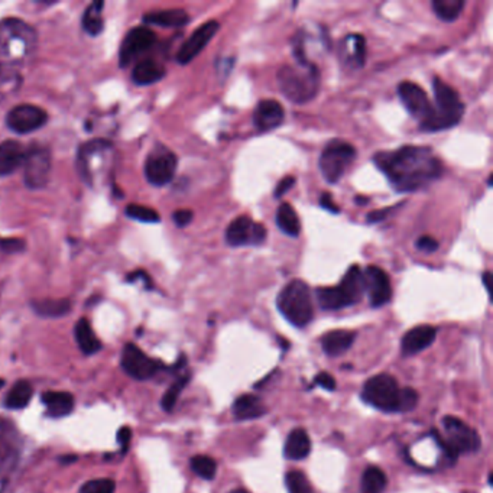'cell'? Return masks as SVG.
<instances>
[{
	"instance_id": "obj_1",
	"label": "cell",
	"mask_w": 493,
	"mask_h": 493,
	"mask_svg": "<svg viewBox=\"0 0 493 493\" xmlns=\"http://www.w3.org/2000/svg\"><path fill=\"white\" fill-rule=\"evenodd\" d=\"M373 161L391 184L403 193L421 190L443 172L440 159L424 146H404L394 152H379Z\"/></svg>"
},
{
	"instance_id": "obj_2",
	"label": "cell",
	"mask_w": 493,
	"mask_h": 493,
	"mask_svg": "<svg viewBox=\"0 0 493 493\" xmlns=\"http://www.w3.org/2000/svg\"><path fill=\"white\" fill-rule=\"evenodd\" d=\"M435 107H431L430 115L419 122L421 129L426 132H438L450 129L458 124L464 113V104L453 87L446 84L442 79L435 77L433 81Z\"/></svg>"
},
{
	"instance_id": "obj_3",
	"label": "cell",
	"mask_w": 493,
	"mask_h": 493,
	"mask_svg": "<svg viewBox=\"0 0 493 493\" xmlns=\"http://www.w3.org/2000/svg\"><path fill=\"white\" fill-rule=\"evenodd\" d=\"M278 86L288 100L297 104H304L313 100L318 93V68L312 63L284 65L278 71Z\"/></svg>"
},
{
	"instance_id": "obj_4",
	"label": "cell",
	"mask_w": 493,
	"mask_h": 493,
	"mask_svg": "<svg viewBox=\"0 0 493 493\" xmlns=\"http://www.w3.org/2000/svg\"><path fill=\"white\" fill-rule=\"evenodd\" d=\"M38 36L35 29L21 21L9 17L0 21V60L21 61L35 51Z\"/></svg>"
},
{
	"instance_id": "obj_5",
	"label": "cell",
	"mask_w": 493,
	"mask_h": 493,
	"mask_svg": "<svg viewBox=\"0 0 493 493\" xmlns=\"http://www.w3.org/2000/svg\"><path fill=\"white\" fill-rule=\"evenodd\" d=\"M280 313L296 327H305L313 321L314 305L308 285L301 280L286 284L277 298Z\"/></svg>"
},
{
	"instance_id": "obj_6",
	"label": "cell",
	"mask_w": 493,
	"mask_h": 493,
	"mask_svg": "<svg viewBox=\"0 0 493 493\" xmlns=\"http://www.w3.org/2000/svg\"><path fill=\"white\" fill-rule=\"evenodd\" d=\"M364 294L363 270L352 265L336 286L317 288L316 296L323 309H341L357 304Z\"/></svg>"
},
{
	"instance_id": "obj_7",
	"label": "cell",
	"mask_w": 493,
	"mask_h": 493,
	"mask_svg": "<svg viewBox=\"0 0 493 493\" xmlns=\"http://www.w3.org/2000/svg\"><path fill=\"white\" fill-rule=\"evenodd\" d=\"M443 428L444 438L438 435L437 431H433V435L438 446L444 450L447 458L453 462L458 459L459 454L474 453L480 448L482 442L479 434L476 433V430H473L464 421H462L460 418L453 415L444 417Z\"/></svg>"
},
{
	"instance_id": "obj_8",
	"label": "cell",
	"mask_w": 493,
	"mask_h": 493,
	"mask_svg": "<svg viewBox=\"0 0 493 493\" xmlns=\"http://www.w3.org/2000/svg\"><path fill=\"white\" fill-rule=\"evenodd\" d=\"M113 154V145L104 139H95L80 146L77 167L87 186L96 187L97 182L103 179L102 172H107L108 162L112 161Z\"/></svg>"
},
{
	"instance_id": "obj_9",
	"label": "cell",
	"mask_w": 493,
	"mask_h": 493,
	"mask_svg": "<svg viewBox=\"0 0 493 493\" xmlns=\"http://www.w3.org/2000/svg\"><path fill=\"white\" fill-rule=\"evenodd\" d=\"M401 392L398 382L388 373H379L364 382L362 399L382 412H401Z\"/></svg>"
},
{
	"instance_id": "obj_10",
	"label": "cell",
	"mask_w": 493,
	"mask_h": 493,
	"mask_svg": "<svg viewBox=\"0 0 493 493\" xmlns=\"http://www.w3.org/2000/svg\"><path fill=\"white\" fill-rule=\"evenodd\" d=\"M355 158L356 149L350 143L334 140L323 151L318 167L325 181L330 182V184H336Z\"/></svg>"
},
{
	"instance_id": "obj_11",
	"label": "cell",
	"mask_w": 493,
	"mask_h": 493,
	"mask_svg": "<svg viewBox=\"0 0 493 493\" xmlns=\"http://www.w3.org/2000/svg\"><path fill=\"white\" fill-rule=\"evenodd\" d=\"M51 174V152L45 146L32 145L25 152L24 181L26 187L40 190L47 186Z\"/></svg>"
},
{
	"instance_id": "obj_12",
	"label": "cell",
	"mask_w": 493,
	"mask_h": 493,
	"mask_svg": "<svg viewBox=\"0 0 493 493\" xmlns=\"http://www.w3.org/2000/svg\"><path fill=\"white\" fill-rule=\"evenodd\" d=\"M21 437L13 423L0 418V480L6 479L19 463Z\"/></svg>"
},
{
	"instance_id": "obj_13",
	"label": "cell",
	"mask_w": 493,
	"mask_h": 493,
	"mask_svg": "<svg viewBox=\"0 0 493 493\" xmlns=\"http://www.w3.org/2000/svg\"><path fill=\"white\" fill-rule=\"evenodd\" d=\"M178 167V159L174 152L159 146L145 161V177L152 186L162 187L172 181Z\"/></svg>"
},
{
	"instance_id": "obj_14",
	"label": "cell",
	"mask_w": 493,
	"mask_h": 493,
	"mask_svg": "<svg viewBox=\"0 0 493 493\" xmlns=\"http://www.w3.org/2000/svg\"><path fill=\"white\" fill-rule=\"evenodd\" d=\"M266 241V227L261 223H254L250 217L241 216L226 229V242L230 246L262 245Z\"/></svg>"
},
{
	"instance_id": "obj_15",
	"label": "cell",
	"mask_w": 493,
	"mask_h": 493,
	"mask_svg": "<svg viewBox=\"0 0 493 493\" xmlns=\"http://www.w3.org/2000/svg\"><path fill=\"white\" fill-rule=\"evenodd\" d=\"M156 42V35L148 26H136L126 33L119 51V64L122 68L134 63L139 56L149 51Z\"/></svg>"
},
{
	"instance_id": "obj_16",
	"label": "cell",
	"mask_w": 493,
	"mask_h": 493,
	"mask_svg": "<svg viewBox=\"0 0 493 493\" xmlns=\"http://www.w3.org/2000/svg\"><path fill=\"white\" fill-rule=\"evenodd\" d=\"M122 368L134 379L146 380L154 378L162 364L149 356H146L138 346L129 343L122 352Z\"/></svg>"
},
{
	"instance_id": "obj_17",
	"label": "cell",
	"mask_w": 493,
	"mask_h": 493,
	"mask_svg": "<svg viewBox=\"0 0 493 493\" xmlns=\"http://www.w3.org/2000/svg\"><path fill=\"white\" fill-rule=\"evenodd\" d=\"M48 120L44 108L33 104H19L13 107L6 116V124L10 131L19 135L31 134L42 127Z\"/></svg>"
},
{
	"instance_id": "obj_18",
	"label": "cell",
	"mask_w": 493,
	"mask_h": 493,
	"mask_svg": "<svg viewBox=\"0 0 493 493\" xmlns=\"http://www.w3.org/2000/svg\"><path fill=\"white\" fill-rule=\"evenodd\" d=\"M363 282L372 307H382L391 301L392 286L385 270L375 265L368 266L363 270Z\"/></svg>"
},
{
	"instance_id": "obj_19",
	"label": "cell",
	"mask_w": 493,
	"mask_h": 493,
	"mask_svg": "<svg viewBox=\"0 0 493 493\" xmlns=\"http://www.w3.org/2000/svg\"><path fill=\"white\" fill-rule=\"evenodd\" d=\"M218 29H220V24L217 21H209L198 29H195L190 38L178 49L177 61L182 65L191 63L214 38V35L218 32Z\"/></svg>"
},
{
	"instance_id": "obj_20",
	"label": "cell",
	"mask_w": 493,
	"mask_h": 493,
	"mask_svg": "<svg viewBox=\"0 0 493 493\" xmlns=\"http://www.w3.org/2000/svg\"><path fill=\"white\" fill-rule=\"evenodd\" d=\"M399 99L403 100L411 116L423 122L431 112V103L426 91L415 83L404 81L398 86Z\"/></svg>"
},
{
	"instance_id": "obj_21",
	"label": "cell",
	"mask_w": 493,
	"mask_h": 493,
	"mask_svg": "<svg viewBox=\"0 0 493 493\" xmlns=\"http://www.w3.org/2000/svg\"><path fill=\"white\" fill-rule=\"evenodd\" d=\"M437 328L433 325H417L408 330L403 341H401V349H403L404 356H414L419 352L426 350L427 348L435 341Z\"/></svg>"
},
{
	"instance_id": "obj_22",
	"label": "cell",
	"mask_w": 493,
	"mask_h": 493,
	"mask_svg": "<svg viewBox=\"0 0 493 493\" xmlns=\"http://www.w3.org/2000/svg\"><path fill=\"white\" fill-rule=\"evenodd\" d=\"M284 118L285 113L282 106L277 100L270 99L259 102L253 112V123L262 132L277 129L284 122Z\"/></svg>"
},
{
	"instance_id": "obj_23",
	"label": "cell",
	"mask_w": 493,
	"mask_h": 493,
	"mask_svg": "<svg viewBox=\"0 0 493 493\" xmlns=\"http://www.w3.org/2000/svg\"><path fill=\"white\" fill-rule=\"evenodd\" d=\"M24 146L16 140H5L0 143V177L13 174L25 159Z\"/></svg>"
},
{
	"instance_id": "obj_24",
	"label": "cell",
	"mask_w": 493,
	"mask_h": 493,
	"mask_svg": "<svg viewBox=\"0 0 493 493\" xmlns=\"http://www.w3.org/2000/svg\"><path fill=\"white\" fill-rule=\"evenodd\" d=\"M266 414V408L261 398L257 395L245 394L237 396L233 403V415L237 421H249V419H257Z\"/></svg>"
},
{
	"instance_id": "obj_25",
	"label": "cell",
	"mask_w": 493,
	"mask_h": 493,
	"mask_svg": "<svg viewBox=\"0 0 493 493\" xmlns=\"http://www.w3.org/2000/svg\"><path fill=\"white\" fill-rule=\"evenodd\" d=\"M42 404L47 407V414L51 418L67 417L74 410V396L68 392L49 391L44 392L41 396Z\"/></svg>"
},
{
	"instance_id": "obj_26",
	"label": "cell",
	"mask_w": 493,
	"mask_h": 493,
	"mask_svg": "<svg viewBox=\"0 0 493 493\" xmlns=\"http://www.w3.org/2000/svg\"><path fill=\"white\" fill-rule=\"evenodd\" d=\"M356 333L349 330H333L321 337V348L328 356H340L348 352L355 343Z\"/></svg>"
},
{
	"instance_id": "obj_27",
	"label": "cell",
	"mask_w": 493,
	"mask_h": 493,
	"mask_svg": "<svg viewBox=\"0 0 493 493\" xmlns=\"http://www.w3.org/2000/svg\"><path fill=\"white\" fill-rule=\"evenodd\" d=\"M312 453V440L304 428H296L288 434L284 454L289 460H302Z\"/></svg>"
},
{
	"instance_id": "obj_28",
	"label": "cell",
	"mask_w": 493,
	"mask_h": 493,
	"mask_svg": "<svg viewBox=\"0 0 493 493\" xmlns=\"http://www.w3.org/2000/svg\"><path fill=\"white\" fill-rule=\"evenodd\" d=\"M190 16L182 9H167L149 12L143 16V22L148 25H158L165 28H178L188 24Z\"/></svg>"
},
{
	"instance_id": "obj_29",
	"label": "cell",
	"mask_w": 493,
	"mask_h": 493,
	"mask_svg": "<svg viewBox=\"0 0 493 493\" xmlns=\"http://www.w3.org/2000/svg\"><path fill=\"white\" fill-rule=\"evenodd\" d=\"M74 336L80 350L84 355H95L102 349V341L87 318H80L74 327Z\"/></svg>"
},
{
	"instance_id": "obj_30",
	"label": "cell",
	"mask_w": 493,
	"mask_h": 493,
	"mask_svg": "<svg viewBox=\"0 0 493 493\" xmlns=\"http://www.w3.org/2000/svg\"><path fill=\"white\" fill-rule=\"evenodd\" d=\"M165 76V68L154 60H143L138 63L132 71V80L138 86H149Z\"/></svg>"
},
{
	"instance_id": "obj_31",
	"label": "cell",
	"mask_w": 493,
	"mask_h": 493,
	"mask_svg": "<svg viewBox=\"0 0 493 493\" xmlns=\"http://www.w3.org/2000/svg\"><path fill=\"white\" fill-rule=\"evenodd\" d=\"M344 57L352 67L362 68L364 65V58H366V42L359 33H350L343 42Z\"/></svg>"
},
{
	"instance_id": "obj_32",
	"label": "cell",
	"mask_w": 493,
	"mask_h": 493,
	"mask_svg": "<svg viewBox=\"0 0 493 493\" xmlns=\"http://www.w3.org/2000/svg\"><path fill=\"white\" fill-rule=\"evenodd\" d=\"M33 395L32 385L28 380H17L5 396V407L9 410H24L29 405Z\"/></svg>"
},
{
	"instance_id": "obj_33",
	"label": "cell",
	"mask_w": 493,
	"mask_h": 493,
	"mask_svg": "<svg viewBox=\"0 0 493 493\" xmlns=\"http://www.w3.org/2000/svg\"><path fill=\"white\" fill-rule=\"evenodd\" d=\"M33 312L45 318H60L70 313L71 301L67 298L61 300H38L32 302Z\"/></svg>"
},
{
	"instance_id": "obj_34",
	"label": "cell",
	"mask_w": 493,
	"mask_h": 493,
	"mask_svg": "<svg viewBox=\"0 0 493 493\" xmlns=\"http://www.w3.org/2000/svg\"><path fill=\"white\" fill-rule=\"evenodd\" d=\"M387 485H388L387 474L382 469L376 466L364 469L360 480L362 493H383L387 489Z\"/></svg>"
},
{
	"instance_id": "obj_35",
	"label": "cell",
	"mask_w": 493,
	"mask_h": 493,
	"mask_svg": "<svg viewBox=\"0 0 493 493\" xmlns=\"http://www.w3.org/2000/svg\"><path fill=\"white\" fill-rule=\"evenodd\" d=\"M277 225L278 227L291 237H298L301 232V222L298 214L292 209L289 203H282L277 210Z\"/></svg>"
},
{
	"instance_id": "obj_36",
	"label": "cell",
	"mask_w": 493,
	"mask_h": 493,
	"mask_svg": "<svg viewBox=\"0 0 493 493\" xmlns=\"http://www.w3.org/2000/svg\"><path fill=\"white\" fill-rule=\"evenodd\" d=\"M103 8H104L103 2H95L86 9L83 15V19H81L83 28L91 36H97L104 29Z\"/></svg>"
},
{
	"instance_id": "obj_37",
	"label": "cell",
	"mask_w": 493,
	"mask_h": 493,
	"mask_svg": "<svg viewBox=\"0 0 493 493\" xmlns=\"http://www.w3.org/2000/svg\"><path fill=\"white\" fill-rule=\"evenodd\" d=\"M463 0H434L433 10L444 22H453L458 19L464 9Z\"/></svg>"
},
{
	"instance_id": "obj_38",
	"label": "cell",
	"mask_w": 493,
	"mask_h": 493,
	"mask_svg": "<svg viewBox=\"0 0 493 493\" xmlns=\"http://www.w3.org/2000/svg\"><path fill=\"white\" fill-rule=\"evenodd\" d=\"M190 467L198 478H202L204 480H213L217 471V463L210 458V455H203V454H198L191 458Z\"/></svg>"
},
{
	"instance_id": "obj_39",
	"label": "cell",
	"mask_w": 493,
	"mask_h": 493,
	"mask_svg": "<svg viewBox=\"0 0 493 493\" xmlns=\"http://www.w3.org/2000/svg\"><path fill=\"white\" fill-rule=\"evenodd\" d=\"M288 493H314L308 478L300 470H291L285 476Z\"/></svg>"
},
{
	"instance_id": "obj_40",
	"label": "cell",
	"mask_w": 493,
	"mask_h": 493,
	"mask_svg": "<svg viewBox=\"0 0 493 493\" xmlns=\"http://www.w3.org/2000/svg\"><path fill=\"white\" fill-rule=\"evenodd\" d=\"M190 382V375H184V376H181L178 378L172 385L170 387V389L163 394L162 396V401H161V405H162V410L163 411H167V412H171L177 404V401H178V396L179 394L182 392V389L186 388L187 383Z\"/></svg>"
},
{
	"instance_id": "obj_41",
	"label": "cell",
	"mask_w": 493,
	"mask_h": 493,
	"mask_svg": "<svg viewBox=\"0 0 493 493\" xmlns=\"http://www.w3.org/2000/svg\"><path fill=\"white\" fill-rule=\"evenodd\" d=\"M126 216H129L134 220L142 222V223H159L161 217L159 214L146 206H140V204H129L126 207Z\"/></svg>"
},
{
	"instance_id": "obj_42",
	"label": "cell",
	"mask_w": 493,
	"mask_h": 493,
	"mask_svg": "<svg viewBox=\"0 0 493 493\" xmlns=\"http://www.w3.org/2000/svg\"><path fill=\"white\" fill-rule=\"evenodd\" d=\"M116 483L112 479H93L86 482L80 493H115Z\"/></svg>"
},
{
	"instance_id": "obj_43",
	"label": "cell",
	"mask_w": 493,
	"mask_h": 493,
	"mask_svg": "<svg viewBox=\"0 0 493 493\" xmlns=\"http://www.w3.org/2000/svg\"><path fill=\"white\" fill-rule=\"evenodd\" d=\"M26 249V243L16 237H0V254L21 253Z\"/></svg>"
},
{
	"instance_id": "obj_44",
	"label": "cell",
	"mask_w": 493,
	"mask_h": 493,
	"mask_svg": "<svg viewBox=\"0 0 493 493\" xmlns=\"http://www.w3.org/2000/svg\"><path fill=\"white\" fill-rule=\"evenodd\" d=\"M418 404V394L412 388H403L401 392V412L412 411Z\"/></svg>"
},
{
	"instance_id": "obj_45",
	"label": "cell",
	"mask_w": 493,
	"mask_h": 493,
	"mask_svg": "<svg viewBox=\"0 0 493 493\" xmlns=\"http://www.w3.org/2000/svg\"><path fill=\"white\" fill-rule=\"evenodd\" d=\"M314 383L327 391H334L337 387V382L334 379L333 375H330L328 372H320L316 375L314 378Z\"/></svg>"
},
{
	"instance_id": "obj_46",
	"label": "cell",
	"mask_w": 493,
	"mask_h": 493,
	"mask_svg": "<svg viewBox=\"0 0 493 493\" xmlns=\"http://www.w3.org/2000/svg\"><path fill=\"white\" fill-rule=\"evenodd\" d=\"M415 245H417V248L419 250L426 252V253H433V252H435L438 249V242L431 236H421L417 241Z\"/></svg>"
},
{
	"instance_id": "obj_47",
	"label": "cell",
	"mask_w": 493,
	"mask_h": 493,
	"mask_svg": "<svg viewBox=\"0 0 493 493\" xmlns=\"http://www.w3.org/2000/svg\"><path fill=\"white\" fill-rule=\"evenodd\" d=\"M193 211L191 210H177L174 214H172V218H174V223L178 226V227H186L191 223L193 220Z\"/></svg>"
},
{
	"instance_id": "obj_48",
	"label": "cell",
	"mask_w": 493,
	"mask_h": 493,
	"mask_svg": "<svg viewBox=\"0 0 493 493\" xmlns=\"http://www.w3.org/2000/svg\"><path fill=\"white\" fill-rule=\"evenodd\" d=\"M131 440H132V430L129 427H122L118 431V442H119L123 453H126L127 450H129Z\"/></svg>"
},
{
	"instance_id": "obj_49",
	"label": "cell",
	"mask_w": 493,
	"mask_h": 493,
	"mask_svg": "<svg viewBox=\"0 0 493 493\" xmlns=\"http://www.w3.org/2000/svg\"><path fill=\"white\" fill-rule=\"evenodd\" d=\"M296 184V178L294 177H285L280 181V184L277 186V190H275V197L280 198L282 197L285 193H288L292 187H294Z\"/></svg>"
},
{
	"instance_id": "obj_50",
	"label": "cell",
	"mask_w": 493,
	"mask_h": 493,
	"mask_svg": "<svg viewBox=\"0 0 493 493\" xmlns=\"http://www.w3.org/2000/svg\"><path fill=\"white\" fill-rule=\"evenodd\" d=\"M320 204L323 209H325L327 211H332L334 214H337L340 210H339V206L334 203V200L332 197V194H328V193H323L321 197H320Z\"/></svg>"
},
{
	"instance_id": "obj_51",
	"label": "cell",
	"mask_w": 493,
	"mask_h": 493,
	"mask_svg": "<svg viewBox=\"0 0 493 493\" xmlns=\"http://www.w3.org/2000/svg\"><path fill=\"white\" fill-rule=\"evenodd\" d=\"M392 211V207H387V209H383V210H379V211H372L366 216V220L368 223H378V222H382V220H385L387 216Z\"/></svg>"
},
{
	"instance_id": "obj_52",
	"label": "cell",
	"mask_w": 493,
	"mask_h": 493,
	"mask_svg": "<svg viewBox=\"0 0 493 493\" xmlns=\"http://www.w3.org/2000/svg\"><path fill=\"white\" fill-rule=\"evenodd\" d=\"M482 278H483V284H485V288H486V291L489 292V291H490V285H489V280H490V272H485Z\"/></svg>"
},
{
	"instance_id": "obj_53",
	"label": "cell",
	"mask_w": 493,
	"mask_h": 493,
	"mask_svg": "<svg viewBox=\"0 0 493 493\" xmlns=\"http://www.w3.org/2000/svg\"><path fill=\"white\" fill-rule=\"evenodd\" d=\"M67 459H63V462H74L76 460V455H65Z\"/></svg>"
},
{
	"instance_id": "obj_54",
	"label": "cell",
	"mask_w": 493,
	"mask_h": 493,
	"mask_svg": "<svg viewBox=\"0 0 493 493\" xmlns=\"http://www.w3.org/2000/svg\"><path fill=\"white\" fill-rule=\"evenodd\" d=\"M230 493H249V492L245 490V489H234V490H232Z\"/></svg>"
},
{
	"instance_id": "obj_55",
	"label": "cell",
	"mask_w": 493,
	"mask_h": 493,
	"mask_svg": "<svg viewBox=\"0 0 493 493\" xmlns=\"http://www.w3.org/2000/svg\"><path fill=\"white\" fill-rule=\"evenodd\" d=\"M3 383H5L3 380H0V387H2V385H3Z\"/></svg>"
}]
</instances>
